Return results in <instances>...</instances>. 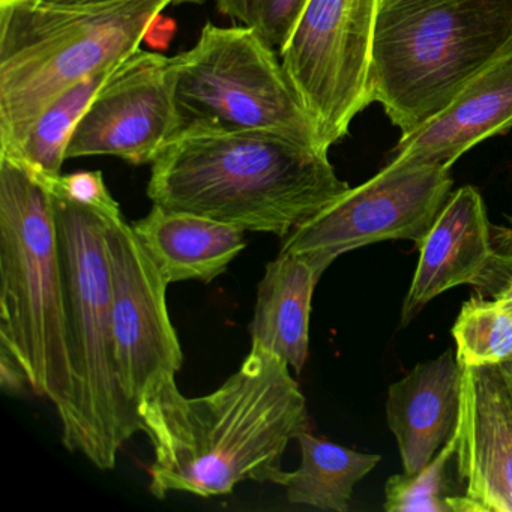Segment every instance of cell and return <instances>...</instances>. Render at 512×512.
Instances as JSON below:
<instances>
[{
	"instance_id": "cell-1",
	"label": "cell",
	"mask_w": 512,
	"mask_h": 512,
	"mask_svg": "<svg viewBox=\"0 0 512 512\" xmlns=\"http://www.w3.org/2000/svg\"><path fill=\"white\" fill-rule=\"evenodd\" d=\"M137 413L154 449L149 491L158 499L223 496L248 479L275 484L290 440L310 430L307 400L289 365L253 347L211 394L184 397L169 383Z\"/></svg>"
},
{
	"instance_id": "cell-2",
	"label": "cell",
	"mask_w": 512,
	"mask_h": 512,
	"mask_svg": "<svg viewBox=\"0 0 512 512\" xmlns=\"http://www.w3.org/2000/svg\"><path fill=\"white\" fill-rule=\"evenodd\" d=\"M328 154L274 134H185L152 164L148 197L284 239L349 190Z\"/></svg>"
},
{
	"instance_id": "cell-3",
	"label": "cell",
	"mask_w": 512,
	"mask_h": 512,
	"mask_svg": "<svg viewBox=\"0 0 512 512\" xmlns=\"http://www.w3.org/2000/svg\"><path fill=\"white\" fill-rule=\"evenodd\" d=\"M202 2L0 0V151L16 148L68 89L137 52L167 8Z\"/></svg>"
},
{
	"instance_id": "cell-4",
	"label": "cell",
	"mask_w": 512,
	"mask_h": 512,
	"mask_svg": "<svg viewBox=\"0 0 512 512\" xmlns=\"http://www.w3.org/2000/svg\"><path fill=\"white\" fill-rule=\"evenodd\" d=\"M512 50V0H380L373 97L401 137Z\"/></svg>"
},
{
	"instance_id": "cell-5",
	"label": "cell",
	"mask_w": 512,
	"mask_h": 512,
	"mask_svg": "<svg viewBox=\"0 0 512 512\" xmlns=\"http://www.w3.org/2000/svg\"><path fill=\"white\" fill-rule=\"evenodd\" d=\"M67 299L73 383L58 410L62 443L101 470L137 431L139 413L119 386L113 335L112 274L107 253L109 218L50 193Z\"/></svg>"
},
{
	"instance_id": "cell-6",
	"label": "cell",
	"mask_w": 512,
	"mask_h": 512,
	"mask_svg": "<svg viewBox=\"0 0 512 512\" xmlns=\"http://www.w3.org/2000/svg\"><path fill=\"white\" fill-rule=\"evenodd\" d=\"M0 346L22 365L29 388L56 410L73 383L67 299L55 212L47 188L0 154Z\"/></svg>"
},
{
	"instance_id": "cell-7",
	"label": "cell",
	"mask_w": 512,
	"mask_h": 512,
	"mask_svg": "<svg viewBox=\"0 0 512 512\" xmlns=\"http://www.w3.org/2000/svg\"><path fill=\"white\" fill-rule=\"evenodd\" d=\"M176 139L197 133H266L323 146L277 50L253 29L208 23L187 52L169 58Z\"/></svg>"
},
{
	"instance_id": "cell-8",
	"label": "cell",
	"mask_w": 512,
	"mask_h": 512,
	"mask_svg": "<svg viewBox=\"0 0 512 512\" xmlns=\"http://www.w3.org/2000/svg\"><path fill=\"white\" fill-rule=\"evenodd\" d=\"M380 0H310L280 53L284 70L331 149L373 97Z\"/></svg>"
},
{
	"instance_id": "cell-9",
	"label": "cell",
	"mask_w": 512,
	"mask_h": 512,
	"mask_svg": "<svg viewBox=\"0 0 512 512\" xmlns=\"http://www.w3.org/2000/svg\"><path fill=\"white\" fill-rule=\"evenodd\" d=\"M451 169L391 160L283 239L280 253L341 254L383 241L418 244L452 193Z\"/></svg>"
},
{
	"instance_id": "cell-10",
	"label": "cell",
	"mask_w": 512,
	"mask_h": 512,
	"mask_svg": "<svg viewBox=\"0 0 512 512\" xmlns=\"http://www.w3.org/2000/svg\"><path fill=\"white\" fill-rule=\"evenodd\" d=\"M113 335L119 386L139 409L175 382L184 355L167 308V283L125 218L109 221Z\"/></svg>"
},
{
	"instance_id": "cell-11",
	"label": "cell",
	"mask_w": 512,
	"mask_h": 512,
	"mask_svg": "<svg viewBox=\"0 0 512 512\" xmlns=\"http://www.w3.org/2000/svg\"><path fill=\"white\" fill-rule=\"evenodd\" d=\"M175 139L169 58L139 49L116 65L89 104L67 160L110 155L134 166L154 164Z\"/></svg>"
},
{
	"instance_id": "cell-12",
	"label": "cell",
	"mask_w": 512,
	"mask_h": 512,
	"mask_svg": "<svg viewBox=\"0 0 512 512\" xmlns=\"http://www.w3.org/2000/svg\"><path fill=\"white\" fill-rule=\"evenodd\" d=\"M455 461L463 493L451 512H512V376L506 364L464 367Z\"/></svg>"
},
{
	"instance_id": "cell-13",
	"label": "cell",
	"mask_w": 512,
	"mask_h": 512,
	"mask_svg": "<svg viewBox=\"0 0 512 512\" xmlns=\"http://www.w3.org/2000/svg\"><path fill=\"white\" fill-rule=\"evenodd\" d=\"M419 262L403 302L401 326H407L422 308L454 287L479 286L496 263L490 221L476 188L451 193L433 226L418 242Z\"/></svg>"
},
{
	"instance_id": "cell-14",
	"label": "cell",
	"mask_w": 512,
	"mask_h": 512,
	"mask_svg": "<svg viewBox=\"0 0 512 512\" xmlns=\"http://www.w3.org/2000/svg\"><path fill=\"white\" fill-rule=\"evenodd\" d=\"M512 128V50L473 77L454 100L409 136L398 140L391 160L451 169L484 140Z\"/></svg>"
},
{
	"instance_id": "cell-15",
	"label": "cell",
	"mask_w": 512,
	"mask_h": 512,
	"mask_svg": "<svg viewBox=\"0 0 512 512\" xmlns=\"http://www.w3.org/2000/svg\"><path fill=\"white\" fill-rule=\"evenodd\" d=\"M463 370L454 350L416 365L391 385L386 418L404 473L413 475L454 439L460 419Z\"/></svg>"
},
{
	"instance_id": "cell-16",
	"label": "cell",
	"mask_w": 512,
	"mask_h": 512,
	"mask_svg": "<svg viewBox=\"0 0 512 512\" xmlns=\"http://www.w3.org/2000/svg\"><path fill=\"white\" fill-rule=\"evenodd\" d=\"M334 260L314 253H280L266 265L250 325L251 347L283 359L296 374L310 349L314 290Z\"/></svg>"
},
{
	"instance_id": "cell-17",
	"label": "cell",
	"mask_w": 512,
	"mask_h": 512,
	"mask_svg": "<svg viewBox=\"0 0 512 512\" xmlns=\"http://www.w3.org/2000/svg\"><path fill=\"white\" fill-rule=\"evenodd\" d=\"M133 229L169 284L211 283L247 245L241 227L160 205Z\"/></svg>"
},
{
	"instance_id": "cell-18",
	"label": "cell",
	"mask_w": 512,
	"mask_h": 512,
	"mask_svg": "<svg viewBox=\"0 0 512 512\" xmlns=\"http://www.w3.org/2000/svg\"><path fill=\"white\" fill-rule=\"evenodd\" d=\"M301 449V466L278 475L275 484L286 488V496L295 505L322 511L346 512L353 490L382 457L353 451L313 436L310 430L296 437Z\"/></svg>"
},
{
	"instance_id": "cell-19",
	"label": "cell",
	"mask_w": 512,
	"mask_h": 512,
	"mask_svg": "<svg viewBox=\"0 0 512 512\" xmlns=\"http://www.w3.org/2000/svg\"><path fill=\"white\" fill-rule=\"evenodd\" d=\"M115 67L82 80L56 98L38 116L19 145L11 151H0V154L19 161L41 184L59 178L62 175V166L67 160L68 145L80 119Z\"/></svg>"
},
{
	"instance_id": "cell-20",
	"label": "cell",
	"mask_w": 512,
	"mask_h": 512,
	"mask_svg": "<svg viewBox=\"0 0 512 512\" xmlns=\"http://www.w3.org/2000/svg\"><path fill=\"white\" fill-rule=\"evenodd\" d=\"M452 337L463 368L512 359V316L496 298L469 299L455 320Z\"/></svg>"
},
{
	"instance_id": "cell-21",
	"label": "cell",
	"mask_w": 512,
	"mask_h": 512,
	"mask_svg": "<svg viewBox=\"0 0 512 512\" xmlns=\"http://www.w3.org/2000/svg\"><path fill=\"white\" fill-rule=\"evenodd\" d=\"M455 457V436L433 460L413 475H394L386 481L385 503L388 512H451L446 469Z\"/></svg>"
},
{
	"instance_id": "cell-22",
	"label": "cell",
	"mask_w": 512,
	"mask_h": 512,
	"mask_svg": "<svg viewBox=\"0 0 512 512\" xmlns=\"http://www.w3.org/2000/svg\"><path fill=\"white\" fill-rule=\"evenodd\" d=\"M223 16L253 29L278 53L283 52L310 0H215Z\"/></svg>"
},
{
	"instance_id": "cell-23",
	"label": "cell",
	"mask_w": 512,
	"mask_h": 512,
	"mask_svg": "<svg viewBox=\"0 0 512 512\" xmlns=\"http://www.w3.org/2000/svg\"><path fill=\"white\" fill-rule=\"evenodd\" d=\"M43 185L49 193L58 194L71 202L94 209L109 220H118V218L124 217L121 206L110 194L101 172L61 175Z\"/></svg>"
},
{
	"instance_id": "cell-24",
	"label": "cell",
	"mask_w": 512,
	"mask_h": 512,
	"mask_svg": "<svg viewBox=\"0 0 512 512\" xmlns=\"http://www.w3.org/2000/svg\"><path fill=\"white\" fill-rule=\"evenodd\" d=\"M26 385L29 386V379L22 365L4 346H0V388L7 394L17 395L25 391Z\"/></svg>"
},
{
	"instance_id": "cell-25",
	"label": "cell",
	"mask_w": 512,
	"mask_h": 512,
	"mask_svg": "<svg viewBox=\"0 0 512 512\" xmlns=\"http://www.w3.org/2000/svg\"><path fill=\"white\" fill-rule=\"evenodd\" d=\"M494 298H496L512 316V275L505 281V284L499 287Z\"/></svg>"
},
{
	"instance_id": "cell-26",
	"label": "cell",
	"mask_w": 512,
	"mask_h": 512,
	"mask_svg": "<svg viewBox=\"0 0 512 512\" xmlns=\"http://www.w3.org/2000/svg\"><path fill=\"white\" fill-rule=\"evenodd\" d=\"M41 4L52 5H82L94 4V2H104V0H38Z\"/></svg>"
},
{
	"instance_id": "cell-27",
	"label": "cell",
	"mask_w": 512,
	"mask_h": 512,
	"mask_svg": "<svg viewBox=\"0 0 512 512\" xmlns=\"http://www.w3.org/2000/svg\"><path fill=\"white\" fill-rule=\"evenodd\" d=\"M506 367H508L509 373H511L512 376V359L511 361L505 362Z\"/></svg>"
}]
</instances>
